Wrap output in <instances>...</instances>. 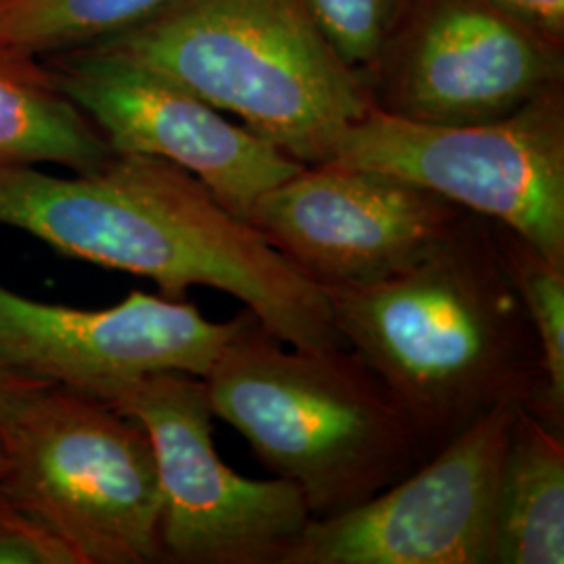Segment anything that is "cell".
I'll list each match as a JSON object with an SVG mask.
<instances>
[{"label": "cell", "instance_id": "obj_1", "mask_svg": "<svg viewBox=\"0 0 564 564\" xmlns=\"http://www.w3.org/2000/svg\"><path fill=\"white\" fill-rule=\"evenodd\" d=\"M0 224L67 258L149 279L163 297L184 300L191 286L228 293L289 345L345 347L323 289L205 184L160 158L113 153L74 176L4 167Z\"/></svg>", "mask_w": 564, "mask_h": 564}, {"label": "cell", "instance_id": "obj_2", "mask_svg": "<svg viewBox=\"0 0 564 564\" xmlns=\"http://www.w3.org/2000/svg\"><path fill=\"white\" fill-rule=\"evenodd\" d=\"M335 330L433 456L468 424L542 391V351L496 223L466 212L424 260L387 281L323 289Z\"/></svg>", "mask_w": 564, "mask_h": 564}, {"label": "cell", "instance_id": "obj_3", "mask_svg": "<svg viewBox=\"0 0 564 564\" xmlns=\"http://www.w3.org/2000/svg\"><path fill=\"white\" fill-rule=\"evenodd\" d=\"M214 416L323 519L364 505L421 463L400 408L351 349L281 341L245 307L207 372Z\"/></svg>", "mask_w": 564, "mask_h": 564}, {"label": "cell", "instance_id": "obj_4", "mask_svg": "<svg viewBox=\"0 0 564 564\" xmlns=\"http://www.w3.org/2000/svg\"><path fill=\"white\" fill-rule=\"evenodd\" d=\"M90 48L237 116L303 165L323 163L333 139L375 105L307 0H165Z\"/></svg>", "mask_w": 564, "mask_h": 564}, {"label": "cell", "instance_id": "obj_5", "mask_svg": "<svg viewBox=\"0 0 564 564\" xmlns=\"http://www.w3.org/2000/svg\"><path fill=\"white\" fill-rule=\"evenodd\" d=\"M0 456V487L78 564L162 563L153 445L111 403L42 383L2 429Z\"/></svg>", "mask_w": 564, "mask_h": 564}, {"label": "cell", "instance_id": "obj_6", "mask_svg": "<svg viewBox=\"0 0 564 564\" xmlns=\"http://www.w3.org/2000/svg\"><path fill=\"white\" fill-rule=\"evenodd\" d=\"M324 162L412 182L564 265L563 86L508 118L468 126L405 120L372 105L333 139Z\"/></svg>", "mask_w": 564, "mask_h": 564}, {"label": "cell", "instance_id": "obj_7", "mask_svg": "<svg viewBox=\"0 0 564 564\" xmlns=\"http://www.w3.org/2000/svg\"><path fill=\"white\" fill-rule=\"evenodd\" d=\"M111 405L147 431L162 491V563L279 564L312 514L284 479H245L212 437L205 381L182 372L149 375Z\"/></svg>", "mask_w": 564, "mask_h": 564}, {"label": "cell", "instance_id": "obj_8", "mask_svg": "<svg viewBox=\"0 0 564 564\" xmlns=\"http://www.w3.org/2000/svg\"><path fill=\"white\" fill-rule=\"evenodd\" d=\"M519 408L487 412L364 505L310 519L279 564H496L498 491Z\"/></svg>", "mask_w": 564, "mask_h": 564}, {"label": "cell", "instance_id": "obj_9", "mask_svg": "<svg viewBox=\"0 0 564 564\" xmlns=\"http://www.w3.org/2000/svg\"><path fill=\"white\" fill-rule=\"evenodd\" d=\"M408 18L393 34L398 51L375 67V105L387 113L440 126L485 123L563 86L561 39L496 0H419Z\"/></svg>", "mask_w": 564, "mask_h": 564}, {"label": "cell", "instance_id": "obj_10", "mask_svg": "<svg viewBox=\"0 0 564 564\" xmlns=\"http://www.w3.org/2000/svg\"><path fill=\"white\" fill-rule=\"evenodd\" d=\"M444 197L358 165H303L247 223L321 289L387 281L424 260L463 218Z\"/></svg>", "mask_w": 564, "mask_h": 564}, {"label": "cell", "instance_id": "obj_11", "mask_svg": "<svg viewBox=\"0 0 564 564\" xmlns=\"http://www.w3.org/2000/svg\"><path fill=\"white\" fill-rule=\"evenodd\" d=\"M245 310L228 323L186 302L130 293L107 310L28 300L0 284V364L9 370L111 402L149 375L205 379Z\"/></svg>", "mask_w": 564, "mask_h": 564}, {"label": "cell", "instance_id": "obj_12", "mask_svg": "<svg viewBox=\"0 0 564 564\" xmlns=\"http://www.w3.org/2000/svg\"><path fill=\"white\" fill-rule=\"evenodd\" d=\"M44 63L113 153L178 165L242 220L263 193L303 167L242 123L226 120L220 109L141 65L95 48Z\"/></svg>", "mask_w": 564, "mask_h": 564}, {"label": "cell", "instance_id": "obj_13", "mask_svg": "<svg viewBox=\"0 0 564 564\" xmlns=\"http://www.w3.org/2000/svg\"><path fill=\"white\" fill-rule=\"evenodd\" d=\"M113 155L41 59L0 46V170L59 165L76 174Z\"/></svg>", "mask_w": 564, "mask_h": 564}, {"label": "cell", "instance_id": "obj_14", "mask_svg": "<svg viewBox=\"0 0 564 564\" xmlns=\"http://www.w3.org/2000/svg\"><path fill=\"white\" fill-rule=\"evenodd\" d=\"M564 563V435L519 408L498 491L496 564Z\"/></svg>", "mask_w": 564, "mask_h": 564}, {"label": "cell", "instance_id": "obj_15", "mask_svg": "<svg viewBox=\"0 0 564 564\" xmlns=\"http://www.w3.org/2000/svg\"><path fill=\"white\" fill-rule=\"evenodd\" d=\"M165 0H4L0 46L34 59L90 48L141 23Z\"/></svg>", "mask_w": 564, "mask_h": 564}, {"label": "cell", "instance_id": "obj_16", "mask_svg": "<svg viewBox=\"0 0 564 564\" xmlns=\"http://www.w3.org/2000/svg\"><path fill=\"white\" fill-rule=\"evenodd\" d=\"M508 274L514 282L542 351L544 383L531 412L554 431H564V265L496 224Z\"/></svg>", "mask_w": 564, "mask_h": 564}, {"label": "cell", "instance_id": "obj_17", "mask_svg": "<svg viewBox=\"0 0 564 564\" xmlns=\"http://www.w3.org/2000/svg\"><path fill=\"white\" fill-rule=\"evenodd\" d=\"M343 59L360 74L377 67L400 28L410 0H307Z\"/></svg>", "mask_w": 564, "mask_h": 564}, {"label": "cell", "instance_id": "obj_18", "mask_svg": "<svg viewBox=\"0 0 564 564\" xmlns=\"http://www.w3.org/2000/svg\"><path fill=\"white\" fill-rule=\"evenodd\" d=\"M0 564H78L39 517L0 487Z\"/></svg>", "mask_w": 564, "mask_h": 564}, {"label": "cell", "instance_id": "obj_19", "mask_svg": "<svg viewBox=\"0 0 564 564\" xmlns=\"http://www.w3.org/2000/svg\"><path fill=\"white\" fill-rule=\"evenodd\" d=\"M512 13L563 41L564 0H496Z\"/></svg>", "mask_w": 564, "mask_h": 564}, {"label": "cell", "instance_id": "obj_20", "mask_svg": "<svg viewBox=\"0 0 564 564\" xmlns=\"http://www.w3.org/2000/svg\"><path fill=\"white\" fill-rule=\"evenodd\" d=\"M41 384L42 381L18 375L9 370L4 364H0V433L20 410L23 400Z\"/></svg>", "mask_w": 564, "mask_h": 564}, {"label": "cell", "instance_id": "obj_21", "mask_svg": "<svg viewBox=\"0 0 564 564\" xmlns=\"http://www.w3.org/2000/svg\"><path fill=\"white\" fill-rule=\"evenodd\" d=\"M0 464H2V456H0Z\"/></svg>", "mask_w": 564, "mask_h": 564}, {"label": "cell", "instance_id": "obj_22", "mask_svg": "<svg viewBox=\"0 0 564 564\" xmlns=\"http://www.w3.org/2000/svg\"><path fill=\"white\" fill-rule=\"evenodd\" d=\"M0 2H4V0H0Z\"/></svg>", "mask_w": 564, "mask_h": 564}]
</instances>
